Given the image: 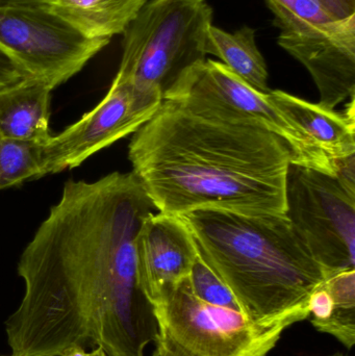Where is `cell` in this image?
Wrapping results in <instances>:
<instances>
[{
	"label": "cell",
	"instance_id": "1",
	"mask_svg": "<svg viewBox=\"0 0 355 356\" xmlns=\"http://www.w3.org/2000/svg\"><path fill=\"white\" fill-rule=\"evenodd\" d=\"M154 211L133 172L67 181L19 259L24 293L4 323L8 356L75 347L145 356L158 324L140 286L135 238Z\"/></svg>",
	"mask_w": 355,
	"mask_h": 356
},
{
	"label": "cell",
	"instance_id": "2",
	"mask_svg": "<svg viewBox=\"0 0 355 356\" xmlns=\"http://www.w3.org/2000/svg\"><path fill=\"white\" fill-rule=\"evenodd\" d=\"M129 160L160 213L181 217L215 209L286 215L291 152L283 140L258 125L163 100L133 134Z\"/></svg>",
	"mask_w": 355,
	"mask_h": 356
},
{
	"label": "cell",
	"instance_id": "3",
	"mask_svg": "<svg viewBox=\"0 0 355 356\" xmlns=\"http://www.w3.org/2000/svg\"><path fill=\"white\" fill-rule=\"evenodd\" d=\"M198 254L233 293L241 313L264 325L308 319L311 294L327 280L286 215L204 209L181 216Z\"/></svg>",
	"mask_w": 355,
	"mask_h": 356
},
{
	"label": "cell",
	"instance_id": "4",
	"mask_svg": "<svg viewBox=\"0 0 355 356\" xmlns=\"http://www.w3.org/2000/svg\"><path fill=\"white\" fill-rule=\"evenodd\" d=\"M213 15L206 0H148L122 33L116 77L164 100L185 71L208 58Z\"/></svg>",
	"mask_w": 355,
	"mask_h": 356
},
{
	"label": "cell",
	"instance_id": "5",
	"mask_svg": "<svg viewBox=\"0 0 355 356\" xmlns=\"http://www.w3.org/2000/svg\"><path fill=\"white\" fill-rule=\"evenodd\" d=\"M154 309L158 334L152 356H268L290 328L264 325L241 312L204 302L189 278Z\"/></svg>",
	"mask_w": 355,
	"mask_h": 356
},
{
	"label": "cell",
	"instance_id": "6",
	"mask_svg": "<svg viewBox=\"0 0 355 356\" xmlns=\"http://www.w3.org/2000/svg\"><path fill=\"white\" fill-rule=\"evenodd\" d=\"M268 93L250 87L222 63L206 58L185 71L164 100L179 102L198 114L263 127L285 141L292 165L336 177L333 163L271 102Z\"/></svg>",
	"mask_w": 355,
	"mask_h": 356
},
{
	"label": "cell",
	"instance_id": "7",
	"mask_svg": "<svg viewBox=\"0 0 355 356\" xmlns=\"http://www.w3.org/2000/svg\"><path fill=\"white\" fill-rule=\"evenodd\" d=\"M286 216L327 277L355 268V192L337 177L291 165Z\"/></svg>",
	"mask_w": 355,
	"mask_h": 356
},
{
	"label": "cell",
	"instance_id": "8",
	"mask_svg": "<svg viewBox=\"0 0 355 356\" xmlns=\"http://www.w3.org/2000/svg\"><path fill=\"white\" fill-rule=\"evenodd\" d=\"M110 40L91 39L43 4L0 6V49L52 90L72 79Z\"/></svg>",
	"mask_w": 355,
	"mask_h": 356
},
{
	"label": "cell",
	"instance_id": "9",
	"mask_svg": "<svg viewBox=\"0 0 355 356\" xmlns=\"http://www.w3.org/2000/svg\"><path fill=\"white\" fill-rule=\"evenodd\" d=\"M163 99L115 77L101 102L42 145V177L79 167L90 156L133 135L160 108Z\"/></svg>",
	"mask_w": 355,
	"mask_h": 356
},
{
	"label": "cell",
	"instance_id": "10",
	"mask_svg": "<svg viewBox=\"0 0 355 356\" xmlns=\"http://www.w3.org/2000/svg\"><path fill=\"white\" fill-rule=\"evenodd\" d=\"M277 43L312 75L318 104L335 110L355 94V17L329 26L285 33Z\"/></svg>",
	"mask_w": 355,
	"mask_h": 356
},
{
	"label": "cell",
	"instance_id": "11",
	"mask_svg": "<svg viewBox=\"0 0 355 356\" xmlns=\"http://www.w3.org/2000/svg\"><path fill=\"white\" fill-rule=\"evenodd\" d=\"M135 257L140 286L154 305L189 278L198 251L183 219L158 211L142 223Z\"/></svg>",
	"mask_w": 355,
	"mask_h": 356
},
{
	"label": "cell",
	"instance_id": "12",
	"mask_svg": "<svg viewBox=\"0 0 355 356\" xmlns=\"http://www.w3.org/2000/svg\"><path fill=\"white\" fill-rule=\"evenodd\" d=\"M271 102L333 161L355 156L354 97L345 112L313 104L281 90H270Z\"/></svg>",
	"mask_w": 355,
	"mask_h": 356
},
{
	"label": "cell",
	"instance_id": "13",
	"mask_svg": "<svg viewBox=\"0 0 355 356\" xmlns=\"http://www.w3.org/2000/svg\"><path fill=\"white\" fill-rule=\"evenodd\" d=\"M51 92L31 77L0 88V138L44 145L51 137Z\"/></svg>",
	"mask_w": 355,
	"mask_h": 356
},
{
	"label": "cell",
	"instance_id": "14",
	"mask_svg": "<svg viewBox=\"0 0 355 356\" xmlns=\"http://www.w3.org/2000/svg\"><path fill=\"white\" fill-rule=\"evenodd\" d=\"M148 0H44L48 10L91 39L122 35Z\"/></svg>",
	"mask_w": 355,
	"mask_h": 356
},
{
	"label": "cell",
	"instance_id": "15",
	"mask_svg": "<svg viewBox=\"0 0 355 356\" xmlns=\"http://www.w3.org/2000/svg\"><path fill=\"white\" fill-rule=\"evenodd\" d=\"M206 54L220 58L221 63L246 83L268 93V68L256 41V31L245 26L233 33L214 24L208 31Z\"/></svg>",
	"mask_w": 355,
	"mask_h": 356
},
{
	"label": "cell",
	"instance_id": "16",
	"mask_svg": "<svg viewBox=\"0 0 355 356\" xmlns=\"http://www.w3.org/2000/svg\"><path fill=\"white\" fill-rule=\"evenodd\" d=\"M279 31L329 26L355 17V0H266Z\"/></svg>",
	"mask_w": 355,
	"mask_h": 356
},
{
	"label": "cell",
	"instance_id": "17",
	"mask_svg": "<svg viewBox=\"0 0 355 356\" xmlns=\"http://www.w3.org/2000/svg\"><path fill=\"white\" fill-rule=\"evenodd\" d=\"M335 303L333 315L319 328L352 350L355 345V268L331 274L323 282Z\"/></svg>",
	"mask_w": 355,
	"mask_h": 356
},
{
	"label": "cell",
	"instance_id": "18",
	"mask_svg": "<svg viewBox=\"0 0 355 356\" xmlns=\"http://www.w3.org/2000/svg\"><path fill=\"white\" fill-rule=\"evenodd\" d=\"M42 177V145L0 138V190Z\"/></svg>",
	"mask_w": 355,
	"mask_h": 356
},
{
	"label": "cell",
	"instance_id": "19",
	"mask_svg": "<svg viewBox=\"0 0 355 356\" xmlns=\"http://www.w3.org/2000/svg\"><path fill=\"white\" fill-rule=\"evenodd\" d=\"M189 282L194 295L204 302L214 307L241 312L233 293L217 274L202 261L199 254L192 267Z\"/></svg>",
	"mask_w": 355,
	"mask_h": 356
},
{
	"label": "cell",
	"instance_id": "20",
	"mask_svg": "<svg viewBox=\"0 0 355 356\" xmlns=\"http://www.w3.org/2000/svg\"><path fill=\"white\" fill-rule=\"evenodd\" d=\"M26 73L0 49V88L26 79Z\"/></svg>",
	"mask_w": 355,
	"mask_h": 356
},
{
	"label": "cell",
	"instance_id": "21",
	"mask_svg": "<svg viewBox=\"0 0 355 356\" xmlns=\"http://www.w3.org/2000/svg\"><path fill=\"white\" fill-rule=\"evenodd\" d=\"M64 356H108V353L100 348V347H96L93 348V350L88 353L85 349L79 348V347H75V348L71 349L68 353H65Z\"/></svg>",
	"mask_w": 355,
	"mask_h": 356
},
{
	"label": "cell",
	"instance_id": "22",
	"mask_svg": "<svg viewBox=\"0 0 355 356\" xmlns=\"http://www.w3.org/2000/svg\"><path fill=\"white\" fill-rule=\"evenodd\" d=\"M44 0H0V6H22V4H40Z\"/></svg>",
	"mask_w": 355,
	"mask_h": 356
},
{
	"label": "cell",
	"instance_id": "23",
	"mask_svg": "<svg viewBox=\"0 0 355 356\" xmlns=\"http://www.w3.org/2000/svg\"><path fill=\"white\" fill-rule=\"evenodd\" d=\"M331 356H348V355H344V353H336V355H331Z\"/></svg>",
	"mask_w": 355,
	"mask_h": 356
},
{
	"label": "cell",
	"instance_id": "24",
	"mask_svg": "<svg viewBox=\"0 0 355 356\" xmlns=\"http://www.w3.org/2000/svg\"><path fill=\"white\" fill-rule=\"evenodd\" d=\"M0 356H6V355H0Z\"/></svg>",
	"mask_w": 355,
	"mask_h": 356
}]
</instances>
